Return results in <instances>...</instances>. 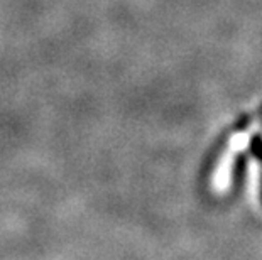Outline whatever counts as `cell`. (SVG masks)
Masks as SVG:
<instances>
[{
  "mask_svg": "<svg viewBox=\"0 0 262 260\" xmlns=\"http://www.w3.org/2000/svg\"><path fill=\"white\" fill-rule=\"evenodd\" d=\"M245 144H247V134H241V135H235V139L232 140V146L230 149L224 154L222 157L220 164H219V169L215 173V187L216 191H222L225 190L230 182V174H232V168H233V160H235V154L238 149H242Z\"/></svg>",
  "mask_w": 262,
  "mask_h": 260,
  "instance_id": "6da1fadb",
  "label": "cell"
}]
</instances>
